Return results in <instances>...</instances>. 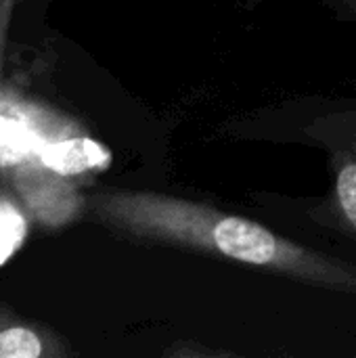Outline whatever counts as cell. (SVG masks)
Listing matches in <instances>:
<instances>
[{
  "label": "cell",
  "instance_id": "3",
  "mask_svg": "<svg viewBox=\"0 0 356 358\" xmlns=\"http://www.w3.org/2000/svg\"><path fill=\"white\" fill-rule=\"evenodd\" d=\"M36 138L19 122L0 115V166H15L31 155Z\"/></svg>",
  "mask_w": 356,
  "mask_h": 358
},
{
  "label": "cell",
  "instance_id": "1",
  "mask_svg": "<svg viewBox=\"0 0 356 358\" xmlns=\"http://www.w3.org/2000/svg\"><path fill=\"white\" fill-rule=\"evenodd\" d=\"M126 227L166 245L208 252L327 289L356 294V266L298 245L241 216L170 195H130L118 206Z\"/></svg>",
  "mask_w": 356,
  "mask_h": 358
},
{
  "label": "cell",
  "instance_id": "6",
  "mask_svg": "<svg viewBox=\"0 0 356 358\" xmlns=\"http://www.w3.org/2000/svg\"><path fill=\"white\" fill-rule=\"evenodd\" d=\"M40 357V342L27 329H6L0 334V358Z\"/></svg>",
  "mask_w": 356,
  "mask_h": 358
},
{
  "label": "cell",
  "instance_id": "4",
  "mask_svg": "<svg viewBox=\"0 0 356 358\" xmlns=\"http://www.w3.org/2000/svg\"><path fill=\"white\" fill-rule=\"evenodd\" d=\"M25 237V220L10 206L0 203V264H4Z\"/></svg>",
  "mask_w": 356,
  "mask_h": 358
},
{
  "label": "cell",
  "instance_id": "2",
  "mask_svg": "<svg viewBox=\"0 0 356 358\" xmlns=\"http://www.w3.org/2000/svg\"><path fill=\"white\" fill-rule=\"evenodd\" d=\"M109 162V153L90 138L59 141L42 151V164L59 174H80L86 170L103 168Z\"/></svg>",
  "mask_w": 356,
  "mask_h": 358
},
{
  "label": "cell",
  "instance_id": "5",
  "mask_svg": "<svg viewBox=\"0 0 356 358\" xmlns=\"http://www.w3.org/2000/svg\"><path fill=\"white\" fill-rule=\"evenodd\" d=\"M336 195L346 222L356 231V153L344 159L338 170Z\"/></svg>",
  "mask_w": 356,
  "mask_h": 358
},
{
  "label": "cell",
  "instance_id": "7",
  "mask_svg": "<svg viewBox=\"0 0 356 358\" xmlns=\"http://www.w3.org/2000/svg\"><path fill=\"white\" fill-rule=\"evenodd\" d=\"M344 2H348V4H350L353 8H356V0H344Z\"/></svg>",
  "mask_w": 356,
  "mask_h": 358
}]
</instances>
